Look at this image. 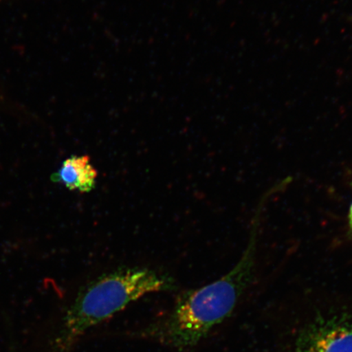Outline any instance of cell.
<instances>
[{"instance_id": "5", "label": "cell", "mask_w": 352, "mask_h": 352, "mask_svg": "<svg viewBox=\"0 0 352 352\" xmlns=\"http://www.w3.org/2000/svg\"><path fill=\"white\" fill-rule=\"evenodd\" d=\"M347 220H349V226L351 235L352 236V202L349 210V215H347Z\"/></svg>"}, {"instance_id": "4", "label": "cell", "mask_w": 352, "mask_h": 352, "mask_svg": "<svg viewBox=\"0 0 352 352\" xmlns=\"http://www.w3.org/2000/svg\"><path fill=\"white\" fill-rule=\"evenodd\" d=\"M98 170L88 156H72L51 176L52 182L63 184L72 191L89 192L96 187Z\"/></svg>"}, {"instance_id": "2", "label": "cell", "mask_w": 352, "mask_h": 352, "mask_svg": "<svg viewBox=\"0 0 352 352\" xmlns=\"http://www.w3.org/2000/svg\"><path fill=\"white\" fill-rule=\"evenodd\" d=\"M175 288L171 277L147 267H122L81 289L69 306L52 343V352H70L80 338L148 294Z\"/></svg>"}, {"instance_id": "6", "label": "cell", "mask_w": 352, "mask_h": 352, "mask_svg": "<svg viewBox=\"0 0 352 352\" xmlns=\"http://www.w3.org/2000/svg\"><path fill=\"white\" fill-rule=\"evenodd\" d=\"M0 1H1V0H0Z\"/></svg>"}, {"instance_id": "3", "label": "cell", "mask_w": 352, "mask_h": 352, "mask_svg": "<svg viewBox=\"0 0 352 352\" xmlns=\"http://www.w3.org/2000/svg\"><path fill=\"white\" fill-rule=\"evenodd\" d=\"M300 352H352V316L320 320L302 333Z\"/></svg>"}, {"instance_id": "1", "label": "cell", "mask_w": 352, "mask_h": 352, "mask_svg": "<svg viewBox=\"0 0 352 352\" xmlns=\"http://www.w3.org/2000/svg\"><path fill=\"white\" fill-rule=\"evenodd\" d=\"M270 197L267 192L259 201L248 246L232 270L213 283L180 294L168 314L133 333L136 337L179 351H187L199 344L211 330L230 318L252 283L262 213Z\"/></svg>"}]
</instances>
